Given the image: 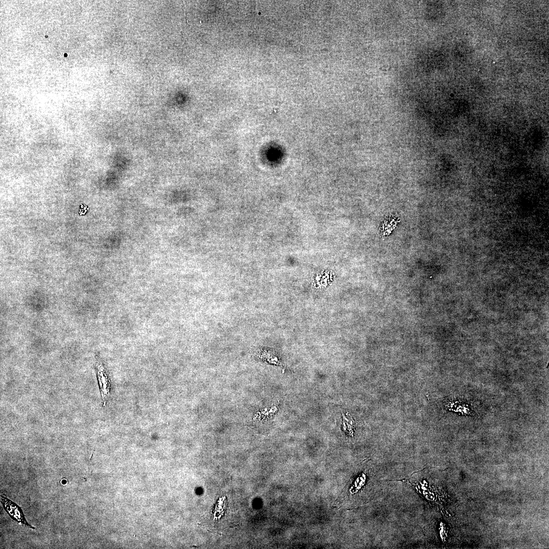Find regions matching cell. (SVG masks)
Segmentation results:
<instances>
[{"label": "cell", "instance_id": "7a4b0ae2", "mask_svg": "<svg viewBox=\"0 0 549 549\" xmlns=\"http://www.w3.org/2000/svg\"><path fill=\"white\" fill-rule=\"evenodd\" d=\"M97 370L100 390L105 406L110 394L111 382L107 372L101 364L97 365Z\"/></svg>", "mask_w": 549, "mask_h": 549}, {"label": "cell", "instance_id": "6da1fadb", "mask_svg": "<svg viewBox=\"0 0 549 549\" xmlns=\"http://www.w3.org/2000/svg\"><path fill=\"white\" fill-rule=\"evenodd\" d=\"M1 502L6 511L13 520L26 526L35 529L27 523L21 508L19 506L2 495H1Z\"/></svg>", "mask_w": 549, "mask_h": 549}]
</instances>
